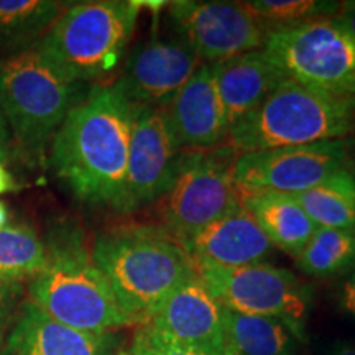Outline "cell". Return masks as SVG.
<instances>
[{"mask_svg":"<svg viewBox=\"0 0 355 355\" xmlns=\"http://www.w3.org/2000/svg\"><path fill=\"white\" fill-rule=\"evenodd\" d=\"M135 104L115 84L89 89L51 141L50 163L79 201L117 209L125 183Z\"/></svg>","mask_w":355,"mask_h":355,"instance_id":"cell-1","label":"cell"},{"mask_svg":"<svg viewBox=\"0 0 355 355\" xmlns=\"http://www.w3.org/2000/svg\"><path fill=\"white\" fill-rule=\"evenodd\" d=\"M92 260L135 324H146L175 288L196 272L193 260L165 227L133 225L102 234Z\"/></svg>","mask_w":355,"mask_h":355,"instance_id":"cell-2","label":"cell"},{"mask_svg":"<svg viewBox=\"0 0 355 355\" xmlns=\"http://www.w3.org/2000/svg\"><path fill=\"white\" fill-rule=\"evenodd\" d=\"M355 133V97H336L288 78L259 107L230 127L239 155L349 139Z\"/></svg>","mask_w":355,"mask_h":355,"instance_id":"cell-3","label":"cell"},{"mask_svg":"<svg viewBox=\"0 0 355 355\" xmlns=\"http://www.w3.org/2000/svg\"><path fill=\"white\" fill-rule=\"evenodd\" d=\"M144 6L133 0L73 3L40 40L38 51L69 81H102L121 64Z\"/></svg>","mask_w":355,"mask_h":355,"instance_id":"cell-4","label":"cell"},{"mask_svg":"<svg viewBox=\"0 0 355 355\" xmlns=\"http://www.w3.org/2000/svg\"><path fill=\"white\" fill-rule=\"evenodd\" d=\"M46 254V268L30 285V301L43 313L84 332H114L135 324L78 234L51 242Z\"/></svg>","mask_w":355,"mask_h":355,"instance_id":"cell-5","label":"cell"},{"mask_svg":"<svg viewBox=\"0 0 355 355\" xmlns=\"http://www.w3.org/2000/svg\"><path fill=\"white\" fill-rule=\"evenodd\" d=\"M38 48L8 56L0 63V107L17 144L30 159H40L66 115L87 96Z\"/></svg>","mask_w":355,"mask_h":355,"instance_id":"cell-6","label":"cell"},{"mask_svg":"<svg viewBox=\"0 0 355 355\" xmlns=\"http://www.w3.org/2000/svg\"><path fill=\"white\" fill-rule=\"evenodd\" d=\"M194 266L225 309L278 319L298 343H306L313 291L290 270L266 261L234 268L209 263H194Z\"/></svg>","mask_w":355,"mask_h":355,"instance_id":"cell-7","label":"cell"},{"mask_svg":"<svg viewBox=\"0 0 355 355\" xmlns=\"http://www.w3.org/2000/svg\"><path fill=\"white\" fill-rule=\"evenodd\" d=\"M263 50L303 86L336 97H355V38L331 19L268 32Z\"/></svg>","mask_w":355,"mask_h":355,"instance_id":"cell-8","label":"cell"},{"mask_svg":"<svg viewBox=\"0 0 355 355\" xmlns=\"http://www.w3.org/2000/svg\"><path fill=\"white\" fill-rule=\"evenodd\" d=\"M239 153L229 145L186 152L171 189L163 198V227L180 243L241 206L232 170Z\"/></svg>","mask_w":355,"mask_h":355,"instance_id":"cell-9","label":"cell"},{"mask_svg":"<svg viewBox=\"0 0 355 355\" xmlns=\"http://www.w3.org/2000/svg\"><path fill=\"white\" fill-rule=\"evenodd\" d=\"M354 146L355 141L349 137L266 152L242 153L234 163V183L242 191H270L298 196L321 184L336 171L352 168Z\"/></svg>","mask_w":355,"mask_h":355,"instance_id":"cell-10","label":"cell"},{"mask_svg":"<svg viewBox=\"0 0 355 355\" xmlns=\"http://www.w3.org/2000/svg\"><path fill=\"white\" fill-rule=\"evenodd\" d=\"M168 19L175 37L207 64L263 50L268 35L243 2L175 0L168 3Z\"/></svg>","mask_w":355,"mask_h":355,"instance_id":"cell-11","label":"cell"},{"mask_svg":"<svg viewBox=\"0 0 355 355\" xmlns=\"http://www.w3.org/2000/svg\"><path fill=\"white\" fill-rule=\"evenodd\" d=\"M184 153L173 139L163 110L135 104L125 183L115 211L133 212L165 198Z\"/></svg>","mask_w":355,"mask_h":355,"instance_id":"cell-12","label":"cell"},{"mask_svg":"<svg viewBox=\"0 0 355 355\" xmlns=\"http://www.w3.org/2000/svg\"><path fill=\"white\" fill-rule=\"evenodd\" d=\"M201 64L181 38L153 37L132 51L117 84L132 104L163 109Z\"/></svg>","mask_w":355,"mask_h":355,"instance_id":"cell-13","label":"cell"},{"mask_svg":"<svg viewBox=\"0 0 355 355\" xmlns=\"http://www.w3.org/2000/svg\"><path fill=\"white\" fill-rule=\"evenodd\" d=\"M224 313V306L194 272L173 290L146 324L180 343L212 354L230 355Z\"/></svg>","mask_w":355,"mask_h":355,"instance_id":"cell-14","label":"cell"},{"mask_svg":"<svg viewBox=\"0 0 355 355\" xmlns=\"http://www.w3.org/2000/svg\"><path fill=\"white\" fill-rule=\"evenodd\" d=\"M162 110L173 139L183 152H206L227 141L229 127L212 64L199 66L193 78Z\"/></svg>","mask_w":355,"mask_h":355,"instance_id":"cell-15","label":"cell"},{"mask_svg":"<svg viewBox=\"0 0 355 355\" xmlns=\"http://www.w3.org/2000/svg\"><path fill=\"white\" fill-rule=\"evenodd\" d=\"M115 347L114 332L73 329L26 301L0 345V355H115Z\"/></svg>","mask_w":355,"mask_h":355,"instance_id":"cell-16","label":"cell"},{"mask_svg":"<svg viewBox=\"0 0 355 355\" xmlns=\"http://www.w3.org/2000/svg\"><path fill=\"white\" fill-rule=\"evenodd\" d=\"M181 247L193 263L225 268L260 263L275 250L242 204L181 243Z\"/></svg>","mask_w":355,"mask_h":355,"instance_id":"cell-17","label":"cell"},{"mask_svg":"<svg viewBox=\"0 0 355 355\" xmlns=\"http://www.w3.org/2000/svg\"><path fill=\"white\" fill-rule=\"evenodd\" d=\"M212 71L229 130L288 79L265 50L214 63Z\"/></svg>","mask_w":355,"mask_h":355,"instance_id":"cell-18","label":"cell"},{"mask_svg":"<svg viewBox=\"0 0 355 355\" xmlns=\"http://www.w3.org/2000/svg\"><path fill=\"white\" fill-rule=\"evenodd\" d=\"M239 199L272 247L293 260L301 254L318 227L295 196L239 189Z\"/></svg>","mask_w":355,"mask_h":355,"instance_id":"cell-19","label":"cell"},{"mask_svg":"<svg viewBox=\"0 0 355 355\" xmlns=\"http://www.w3.org/2000/svg\"><path fill=\"white\" fill-rule=\"evenodd\" d=\"M230 355H296V337L282 321L250 314L224 313Z\"/></svg>","mask_w":355,"mask_h":355,"instance_id":"cell-20","label":"cell"},{"mask_svg":"<svg viewBox=\"0 0 355 355\" xmlns=\"http://www.w3.org/2000/svg\"><path fill=\"white\" fill-rule=\"evenodd\" d=\"M295 198L318 227L355 230V166L336 171Z\"/></svg>","mask_w":355,"mask_h":355,"instance_id":"cell-21","label":"cell"},{"mask_svg":"<svg viewBox=\"0 0 355 355\" xmlns=\"http://www.w3.org/2000/svg\"><path fill=\"white\" fill-rule=\"evenodd\" d=\"M295 263L306 277L343 278L355 266V230L316 227Z\"/></svg>","mask_w":355,"mask_h":355,"instance_id":"cell-22","label":"cell"},{"mask_svg":"<svg viewBox=\"0 0 355 355\" xmlns=\"http://www.w3.org/2000/svg\"><path fill=\"white\" fill-rule=\"evenodd\" d=\"M64 6L55 0H0V46L32 43L55 24Z\"/></svg>","mask_w":355,"mask_h":355,"instance_id":"cell-23","label":"cell"},{"mask_svg":"<svg viewBox=\"0 0 355 355\" xmlns=\"http://www.w3.org/2000/svg\"><path fill=\"white\" fill-rule=\"evenodd\" d=\"M48 254L37 232L25 224L0 230V283L20 285L46 268Z\"/></svg>","mask_w":355,"mask_h":355,"instance_id":"cell-24","label":"cell"},{"mask_svg":"<svg viewBox=\"0 0 355 355\" xmlns=\"http://www.w3.org/2000/svg\"><path fill=\"white\" fill-rule=\"evenodd\" d=\"M266 32L332 19L340 8V2L332 0H248L243 2Z\"/></svg>","mask_w":355,"mask_h":355,"instance_id":"cell-25","label":"cell"},{"mask_svg":"<svg viewBox=\"0 0 355 355\" xmlns=\"http://www.w3.org/2000/svg\"><path fill=\"white\" fill-rule=\"evenodd\" d=\"M130 355H219L194 345L180 343L165 332L155 329L150 324H141L133 336Z\"/></svg>","mask_w":355,"mask_h":355,"instance_id":"cell-26","label":"cell"},{"mask_svg":"<svg viewBox=\"0 0 355 355\" xmlns=\"http://www.w3.org/2000/svg\"><path fill=\"white\" fill-rule=\"evenodd\" d=\"M336 301L344 314L355 318V266L340 278L336 291Z\"/></svg>","mask_w":355,"mask_h":355,"instance_id":"cell-27","label":"cell"},{"mask_svg":"<svg viewBox=\"0 0 355 355\" xmlns=\"http://www.w3.org/2000/svg\"><path fill=\"white\" fill-rule=\"evenodd\" d=\"M17 295H19V285L0 283V344H2L3 332H6L7 324L12 318L13 303H15Z\"/></svg>","mask_w":355,"mask_h":355,"instance_id":"cell-28","label":"cell"},{"mask_svg":"<svg viewBox=\"0 0 355 355\" xmlns=\"http://www.w3.org/2000/svg\"><path fill=\"white\" fill-rule=\"evenodd\" d=\"M337 26L347 32L350 37L355 38V0H345L340 2L339 12L331 19Z\"/></svg>","mask_w":355,"mask_h":355,"instance_id":"cell-29","label":"cell"},{"mask_svg":"<svg viewBox=\"0 0 355 355\" xmlns=\"http://www.w3.org/2000/svg\"><path fill=\"white\" fill-rule=\"evenodd\" d=\"M15 189H17L15 180H13L10 171L0 163V194L10 193V191H15Z\"/></svg>","mask_w":355,"mask_h":355,"instance_id":"cell-30","label":"cell"},{"mask_svg":"<svg viewBox=\"0 0 355 355\" xmlns=\"http://www.w3.org/2000/svg\"><path fill=\"white\" fill-rule=\"evenodd\" d=\"M8 144V125L6 117H3L2 107H0V145L7 146Z\"/></svg>","mask_w":355,"mask_h":355,"instance_id":"cell-31","label":"cell"},{"mask_svg":"<svg viewBox=\"0 0 355 355\" xmlns=\"http://www.w3.org/2000/svg\"><path fill=\"white\" fill-rule=\"evenodd\" d=\"M7 220H8V207L6 202L0 201V230L7 227Z\"/></svg>","mask_w":355,"mask_h":355,"instance_id":"cell-32","label":"cell"},{"mask_svg":"<svg viewBox=\"0 0 355 355\" xmlns=\"http://www.w3.org/2000/svg\"><path fill=\"white\" fill-rule=\"evenodd\" d=\"M327 355H355V347H352V345H343V347L331 350Z\"/></svg>","mask_w":355,"mask_h":355,"instance_id":"cell-33","label":"cell"},{"mask_svg":"<svg viewBox=\"0 0 355 355\" xmlns=\"http://www.w3.org/2000/svg\"><path fill=\"white\" fill-rule=\"evenodd\" d=\"M7 158H8V148L7 146L0 145V163L7 162Z\"/></svg>","mask_w":355,"mask_h":355,"instance_id":"cell-34","label":"cell"},{"mask_svg":"<svg viewBox=\"0 0 355 355\" xmlns=\"http://www.w3.org/2000/svg\"><path fill=\"white\" fill-rule=\"evenodd\" d=\"M115 355H130V354H128V350H119Z\"/></svg>","mask_w":355,"mask_h":355,"instance_id":"cell-35","label":"cell"},{"mask_svg":"<svg viewBox=\"0 0 355 355\" xmlns=\"http://www.w3.org/2000/svg\"><path fill=\"white\" fill-rule=\"evenodd\" d=\"M354 141H355V140H354Z\"/></svg>","mask_w":355,"mask_h":355,"instance_id":"cell-36","label":"cell"}]
</instances>
